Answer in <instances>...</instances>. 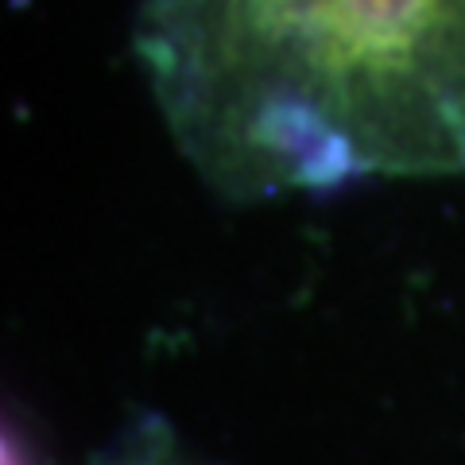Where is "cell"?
Listing matches in <instances>:
<instances>
[{
	"label": "cell",
	"mask_w": 465,
	"mask_h": 465,
	"mask_svg": "<svg viewBox=\"0 0 465 465\" xmlns=\"http://www.w3.org/2000/svg\"><path fill=\"white\" fill-rule=\"evenodd\" d=\"M5 465H32V461H27V450H24L20 442H12V439H8V450H5Z\"/></svg>",
	"instance_id": "6da1fadb"
},
{
	"label": "cell",
	"mask_w": 465,
	"mask_h": 465,
	"mask_svg": "<svg viewBox=\"0 0 465 465\" xmlns=\"http://www.w3.org/2000/svg\"><path fill=\"white\" fill-rule=\"evenodd\" d=\"M128 465H171V461H163V458H136V461H128Z\"/></svg>",
	"instance_id": "7a4b0ae2"
}]
</instances>
